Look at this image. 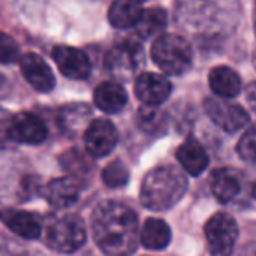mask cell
<instances>
[{
    "label": "cell",
    "mask_w": 256,
    "mask_h": 256,
    "mask_svg": "<svg viewBox=\"0 0 256 256\" xmlns=\"http://www.w3.org/2000/svg\"><path fill=\"white\" fill-rule=\"evenodd\" d=\"M144 12V6L140 2H132V0H118L109 8V23L114 28H132L137 26L140 16Z\"/></svg>",
    "instance_id": "19"
},
{
    "label": "cell",
    "mask_w": 256,
    "mask_h": 256,
    "mask_svg": "<svg viewBox=\"0 0 256 256\" xmlns=\"http://www.w3.org/2000/svg\"><path fill=\"white\" fill-rule=\"evenodd\" d=\"M136 96L148 107H156L164 104L170 96L172 84L167 78L154 72H142L137 76L136 84H134Z\"/></svg>",
    "instance_id": "9"
},
{
    "label": "cell",
    "mask_w": 256,
    "mask_h": 256,
    "mask_svg": "<svg viewBox=\"0 0 256 256\" xmlns=\"http://www.w3.org/2000/svg\"><path fill=\"white\" fill-rule=\"evenodd\" d=\"M11 126H12V114L0 107V148L12 146Z\"/></svg>",
    "instance_id": "27"
},
{
    "label": "cell",
    "mask_w": 256,
    "mask_h": 256,
    "mask_svg": "<svg viewBox=\"0 0 256 256\" xmlns=\"http://www.w3.org/2000/svg\"><path fill=\"white\" fill-rule=\"evenodd\" d=\"M79 193H81V181L67 176V178L53 179L44 188V198L54 209H68L78 202Z\"/></svg>",
    "instance_id": "13"
},
{
    "label": "cell",
    "mask_w": 256,
    "mask_h": 256,
    "mask_svg": "<svg viewBox=\"0 0 256 256\" xmlns=\"http://www.w3.org/2000/svg\"><path fill=\"white\" fill-rule=\"evenodd\" d=\"M92 109L84 104H72V106L65 107L62 110V118H64V128H70V130H78L82 123L90 118Z\"/></svg>",
    "instance_id": "22"
},
{
    "label": "cell",
    "mask_w": 256,
    "mask_h": 256,
    "mask_svg": "<svg viewBox=\"0 0 256 256\" xmlns=\"http://www.w3.org/2000/svg\"><path fill=\"white\" fill-rule=\"evenodd\" d=\"M0 221L12 232L26 240H36L42 235V221L37 214L28 210L4 209L0 210Z\"/></svg>",
    "instance_id": "12"
},
{
    "label": "cell",
    "mask_w": 256,
    "mask_h": 256,
    "mask_svg": "<svg viewBox=\"0 0 256 256\" xmlns=\"http://www.w3.org/2000/svg\"><path fill=\"white\" fill-rule=\"evenodd\" d=\"M48 137V126L39 116L32 112H20L12 116L11 139L20 144H40Z\"/></svg>",
    "instance_id": "11"
},
{
    "label": "cell",
    "mask_w": 256,
    "mask_h": 256,
    "mask_svg": "<svg viewBox=\"0 0 256 256\" xmlns=\"http://www.w3.org/2000/svg\"><path fill=\"white\" fill-rule=\"evenodd\" d=\"M167 26V12L162 8H150L142 12L139 23H137V32L140 37H151L160 34Z\"/></svg>",
    "instance_id": "20"
},
{
    "label": "cell",
    "mask_w": 256,
    "mask_h": 256,
    "mask_svg": "<svg viewBox=\"0 0 256 256\" xmlns=\"http://www.w3.org/2000/svg\"><path fill=\"white\" fill-rule=\"evenodd\" d=\"M254 34H256V6H254Z\"/></svg>",
    "instance_id": "31"
},
{
    "label": "cell",
    "mask_w": 256,
    "mask_h": 256,
    "mask_svg": "<svg viewBox=\"0 0 256 256\" xmlns=\"http://www.w3.org/2000/svg\"><path fill=\"white\" fill-rule=\"evenodd\" d=\"M242 190V178L232 168H218L210 176V192L218 202L228 204L238 196Z\"/></svg>",
    "instance_id": "14"
},
{
    "label": "cell",
    "mask_w": 256,
    "mask_h": 256,
    "mask_svg": "<svg viewBox=\"0 0 256 256\" xmlns=\"http://www.w3.org/2000/svg\"><path fill=\"white\" fill-rule=\"evenodd\" d=\"M6 90H8V81L2 74H0V95H4Z\"/></svg>",
    "instance_id": "29"
},
{
    "label": "cell",
    "mask_w": 256,
    "mask_h": 256,
    "mask_svg": "<svg viewBox=\"0 0 256 256\" xmlns=\"http://www.w3.org/2000/svg\"><path fill=\"white\" fill-rule=\"evenodd\" d=\"M139 218L128 206L104 200L92 216L95 244L107 256H130L139 246Z\"/></svg>",
    "instance_id": "1"
},
{
    "label": "cell",
    "mask_w": 256,
    "mask_h": 256,
    "mask_svg": "<svg viewBox=\"0 0 256 256\" xmlns=\"http://www.w3.org/2000/svg\"><path fill=\"white\" fill-rule=\"evenodd\" d=\"M164 121V112L156 107H142L139 110V124L146 132H158Z\"/></svg>",
    "instance_id": "25"
},
{
    "label": "cell",
    "mask_w": 256,
    "mask_h": 256,
    "mask_svg": "<svg viewBox=\"0 0 256 256\" xmlns=\"http://www.w3.org/2000/svg\"><path fill=\"white\" fill-rule=\"evenodd\" d=\"M206 240L210 256H230L238 238V226L228 212H216L206 223Z\"/></svg>",
    "instance_id": "5"
},
{
    "label": "cell",
    "mask_w": 256,
    "mask_h": 256,
    "mask_svg": "<svg viewBox=\"0 0 256 256\" xmlns=\"http://www.w3.org/2000/svg\"><path fill=\"white\" fill-rule=\"evenodd\" d=\"M20 60V46L11 36L0 32V64H12Z\"/></svg>",
    "instance_id": "26"
},
{
    "label": "cell",
    "mask_w": 256,
    "mask_h": 256,
    "mask_svg": "<svg viewBox=\"0 0 256 256\" xmlns=\"http://www.w3.org/2000/svg\"><path fill=\"white\" fill-rule=\"evenodd\" d=\"M118 146V130L112 121L96 118L88 123L84 130V148L86 153L93 158L107 156Z\"/></svg>",
    "instance_id": "7"
},
{
    "label": "cell",
    "mask_w": 256,
    "mask_h": 256,
    "mask_svg": "<svg viewBox=\"0 0 256 256\" xmlns=\"http://www.w3.org/2000/svg\"><path fill=\"white\" fill-rule=\"evenodd\" d=\"M20 68L23 78L39 93H48L54 88V74L42 56L37 53H26L20 56Z\"/></svg>",
    "instance_id": "10"
},
{
    "label": "cell",
    "mask_w": 256,
    "mask_h": 256,
    "mask_svg": "<svg viewBox=\"0 0 256 256\" xmlns=\"http://www.w3.org/2000/svg\"><path fill=\"white\" fill-rule=\"evenodd\" d=\"M204 109L210 118V121L228 134L238 132L249 123V114L240 106L230 102V100L210 96L204 102Z\"/></svg>",
    "instance_id": "6"
},
{
    "label": "cell",
    "mask_w": 256,
    "mask_h": 256,
    "mask_svg": "<svg viewBox=\"0 0 256 256\" xmlns=\"http://www.w3.org/2000/svg\"><path fill=\"white\" fill-rule=\"evenodd\" d=\"M42 234L48 248L65 254H70L82 248L88 235L84 221L72 212L53 214L46 221V226H42Z\"/></svg>",
    "instance_id": "3"
},
{
    "label": "cell",
    "mask_w": 256,
    "mask_h": 256,
    "mask_svg": "<svg viewBox=\"0 0 256 256\" xmlns=\"http://www.w3.org/2000/svg\"><path fill=\"white\" fill-rule=\"evenodd\" d=\"M151 58L168 76H181L192 67L193 51L190 42L178 34H162L151 46Z\"/></svg>",
    "instance_id": "4"
},
{
    "label": "cell",
    "mask_w": 256,
    "mask_h": 256,
    "mask_svg": "<svg viewBox=\"0 0 256 256\" xmlns=\"http://www.w3.org/2000/svg\"><path fill=\"white\" fill-rule=\"evenodd\" d=\"M60 162L65 165V168L70 172L72 178H76V179H78L81 174H86V172L90 170V164L86 162L84 154H81L78 150L67 151V153L62 156Z\"/></svg>",
    "instance_id": "24"
},
{
    "label": "cell",
    "mask_w": 256,
    "mask_h": 256,
    "mask_svg": "<svg viewBox=\"0 0 256 256\" xmlns=\"http://www.w3.org/2000/svg\"><path fill=\"white\" fill-rule=\"evenodd\" d=\"M178 162L186 174L190 176H200L207 167H209V156H207L204 146L195 139L190 137L181 146L178 148Z\"/></svg>",
    "instance_id": "15"
},
{
    "label": "cell",
    "mask_w": 256,
    "mask_h": 256,
    "mask_svg": "<svg viewBox=\"0 0 256 256\" xmlns=\"http://www.w3.org/2000/svg\"><path fill=\"white\" fill-rule=\"evenodd\" d=\"M54 64H56L58 70L68 79L74 81H82L90 76L92 72V62L90 56L84 51L78 50L72 46H56L51 51Z\"/></svg>",
    "instance_id": "8"
},
{
    "label": "cell",
    "mask_w": 256,
    "mask_h": 256,
    "mask_svg": "<svg viewBox=\"0 0 256 256\" xmlns=\"http://www.w3.org/2000/svg\"><path fill=\"white\" fill-rule=\"evenodd\" d=\"M237 153L244 162L256 164V123L249 126L237 144Z\"/></svg>",
    "instance_id": "23"
},
{
    "label": "cell",
    "mask_w": 256,
    "mask_h": 256,
    "mask_svg": "<svg viewBox=\"0 0 256 256\" xmlns=\"http://www.w3.org/2000/svg\"><path fill=\"white\" fill-rule=\"evenodd\" d=\"M172 240V230L167 224V221L160 218H150L144 221L139 232V242L146 249L151 251H162Z\"/></svg>",
    "instance_id": "18"
},
{
    "label": "cell",
    "mask_w": 256,
    "mask_h": 256,
    "mask_svg": "<svg viewBox=\"0 0 256 256\" xmlns=\"http://www.w3.org/2000/svg\"><path fill=\"white\" fill-rule=\"evenodd\" d=\"M252 196H254V198H256V182H254V184H252Z\"/></svg>",
    "instance_id": "30"
},
{
    "label": "cell",
    "mask_w": 256,
    "mask_h": 256,
    "mask_svg": "<svg viewBox=\"0 0 256 256\" xmlns=\"http://www.w3.org/2000/svg\"><path fill=\"white\" fill-rule=\"evenodd\" d=\"M93 100L95 106L100 110L109 114H116L120 110H123V107L128 102V93L121 84L112 81H106L102 84H98L93 92Z\"/></svg>",
    "instance_id": "17"
},
{
    "label": "cell",
    "mask_w": 256,
    "mask_h": 256,
    "mask_svg": "<svg viewBox=\"0 0 256 256\" xmlns=\"http://www.w3.org/2000/svg\"><path fill=\"white\" fill-rule=\"evenodd\" d=\"M246 100H248L249 107L256 112V81H252L251 84H248V88H246Z\"/></svg>",
    "instance_id": "28"
},
{
    "label": "cell",
    "mask_w": 256,
    "mask_h": 256,
    "mask_svg": "<svg viewBox=\"0 0 256 256\" xmlns=\"http://www.w3.org/2000/svg\"><path fill=\"white\" fill-rule=\"evenodd\" d=\"M188 179L181 170L168 165L154 167L140 184V204L150 210H168L184 196Z\"/></svg>",
    "instance_id": "2"
},
{
    "label": "cell",
    "mask_w": 256,
    "mask_h": 256,
    "mask_svg": "<svg viewBox=\"0 0 256 256\" xmlns=\"http://www.w3.org/2000/svg\"><path fill=\"white\" fill-rule=\"evenodd\" d=\"M102 179L109 188H121L130 179V172L123 162L114 160L109 165H106V168L102 170Z\"/></svg>",
    "instance_id": "21"
},
{
    "label": "cell",
    "mask_w": 256,
    "mask_h": 256,
    "mask_svg": "<svg viewBox=\"0 0 256 256\" xmlns=\"http://www.w3.org/2000/svg\"><path fill=\"white\" fill-rule=\"evenodd\" d=\"M209 86L214 95L223 100L234 98V96H237L242 92L240 76L234 68L226 67V65L214 67L209 72Z\"/></svg>",
    "instance_id": "16"
}]
</instances>
